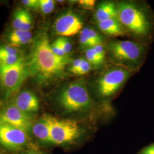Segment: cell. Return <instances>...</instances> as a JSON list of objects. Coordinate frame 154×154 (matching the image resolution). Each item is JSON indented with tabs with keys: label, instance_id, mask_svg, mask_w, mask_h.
Segmentation results:
<instances>
[{
	"label": "cell",
	"instance_id": "1",
	"mask_svg": "<svg viewBox=\"0 0 154 154\" xmlns=\"http://www.w3.org/2000/svg\"><path fill=\"white\" fill-rule=\"evenodd\" d=\"M26 64L29 77L40 86H45L66 76V68L72 63L69 57L55 55L51 50L48 33L40 30L34 37Z\"/></svg>",
	"mask_w": 154,
	"mask_h": 154
},
{
	"label": "cell",
	"instance_id": "2",
	"mask_svg": "<svg viewBox=\"0 0 154 154\" xmlns=\"http://www.w3.org/2000/svg\"><path fill=\"white\" fill-rule=\"evenodd\" d=\"M56 100L61 109L67 113L88 111L93 103L86 86L81 81L67 85L58 94Z\"/></svg>",
	"mask_w": 154,
	"mask_h": 154
},
{
	"label": "cell",
	"instance_id": "3",
	"mask_svg": "<svg viewBox=\"0 0 154 154\" xmlns=\"http://www.w3.org/2000/svg\"><path fill=\"white\" fill-rule=\"evenodd\" d=\"M42 116L49 127L51 144L70 145L76 143L82 137L83 130L76 121L60 119L48 114Z\"/></svg>",
	"mask_w": 154,
	"mask_h": 154
},
{
	"label": "cell",
	"instance_id": "4",
	"mask_svg": "<svg viewBox=\"0 0 154 154\" xmlns=\"http://www.w3.org/2000/svg\"><path fill=\"white\" fill-rule=\"evenodd\" d=\"M118 17L122 25L140 37L148 36L152 23L146 12L131 2H123L118 7Z\"/></svg>",
	"mask_w": 154,
	"mask_h": 154
},
{
	"label": "cell",
	"instance_id": "5",
	"mask_svg": "<svg viewBox=\"0 0 154 154\" xmlns=\"http://www.w3.org/2000/svg\"><path fill=\"white\" fill-rule=\"evenodd\" d=\"M28 77L26 58L13 65H0V91L4 98L9 99L17 93Z\"/></svg>",
	"mask_w": 154,
	"mask_h": 154
},
{
	"label": "cell",
	"instance_id": "6",
	"mask_svg": "<svg viewBox=\"0 0 154 154\" xmlns=\"http://www.w3.org/2000/svg\"><path fill=\"white\" fill-rule=\"evenodd\" d=\"M30 135L0 122V146L9 151L21 152L31 146Z\"/></svg>",
	"mask_w": 154,
	"mask_h": 154
},
{
	"label": "cell",
	"instance_id": "7",
	"mask_svg": "<svg viewBox=\"0 0 154 154\" xmlns=\"http://www.w3.org/2000/svg\"><path fill=\"white\" fill-rule=\"evenodd\" d=\"M108 49L116 60L137 66L141 62L145 51L142 45L131 41H112Z\"/></svg>",
	"mask_w": 154,
	"mask_h": 154
},
{
	"label": "cell",
	"instance_id": "8",
	"mask_svg": "<svg viewBox=\"0 0 154 154\" xmlns=\"http://www.w3.org/2000/svg\"><path fill=\"white\" fill-rule=\"evenodd\" d=\"M35 121L33 115L19 109L10 101L0 109V122L30 134Z\"/></svg>",
	"mask_w": 154,
	"mask_h": 154
},
{
	"label": "cell",
	"instance_id": "9",
	"mask_svg": "<svg viewBox=\"0 0 154 154\" xmlns=\"http://www.w3.org/2000/svg\"><path fill=\"white\" fill-rule=\"evenodd\" d=\"M129 75L128 70L122 68L113 69L106 72L98 82L99 95L103 97L113 95L121 88Z\"/></svg>",
	"mask_w": 154,
	"mask_h": 154
},
{
	"label": "cell",
	"instance_id": "10",
	"mask_svg": "<svg viewBox=\"0 0 154 154\" xmlns=\"http://www.w3.org/2000/svg\"><path fill=\"white\" fill-rule=\"evenodd\" d=\"M82 20L75 13L68 11L59 17L54 25L55 33L61 37H69L76 34L82 29Z\"/></svg>",
	"mask_w": 154,
	"mask_h": 154
},
{
	"label": "cell",
	"instance_id": "11",
	"mask_svg": "<svg viewBox=\"0 0 154 154\" xmlns=\"http://www.w3.org/2000/svg\"><path fill=\"white\" fill-rule=\"evenodd\" d=\"M9 101L19 109L30 114L33 115L39 109L38 98L29 90L19 91Z\"/></svg>",
	"mask_w": 154,
	"mask_h": 154
},
{
	"label": "cell",
	"instance_id": "12",
	"mask_svg": "<svg viewBox=\"0 0 154 154\" xmlns=\"http://www.w3.org/2000/svg\"><path fill=\"white\" fill-rule=\"evenodd\" d=\"M33 39V34L30 32L13 29L5 35V39L7 44L18 49L32 44Z\"/></svg>",
	"mask_w": 154,
	"mask_h": 154
},
{
	"label": "cell",
	"instance_id": "13",
	"mask_svg": "<svg viewBox=\"0 0 154 154\" xmlns=\"http://www.w3.org/2000/svg\"><path fill=\"white\" fill-rule=\"evenodd\" d=\"M25 58L20 49L7 44H0V65H13Z\"/></svg>",
	"mask_w": 154,
	"mask_h": 154
},
{
	"label": "cell",
	"instance_id": "14",
	"mask_svg": "<svg viewBox=\"0 0 154 154\" xmlns=\"http://www.w3.org/2000/svg\"><path fill=\"white\" fill-rule=\"evenodd\" d=\"M11 26L13 29L30 32L33 27L32 15L26 9H17L13 12Z\"/></svg>",
	"mask_w": 154,
	"mask_h": 154
},
{
	"label": "cell",
	"instance_id": "15",
	"mask_svg": "<svg viewBox=\"0 0 154 154\" xmlns=\"http://www.w3.org/2000/svg\"><path fill=\"white\" fill-rule=\"evenodd\" d=\"M30 134H32L39 142L43 144H51L49 127L42 116L34 121Z\"/></svg>",
	"mask_w": 154,
	"mask_h": 154
},
{
	"label": "cell",
	"instance_id": "16",
	"mask_svg": "<svg viewBox=\"0 0 154 154\" xmlns=\"http://www.w3.org/2000/svg\"><path fill=\"white\" fill-rule=\"evenodd\" d=\"M118 8L112 2H105L98 6L95 13L98 22L109 19H117Z\"/></svg>",
	"mask_w": 154,
	"mask_h": 154
},
{
	"label": "cell",
	"instance_id": "17",
	"mask_svg": "<svg viewBox=\"0 0 154 154\" xmlns=\"http://www.w3.org/2000/svg\"><path fill=\"white\" fill-rule=\"evenodd\" d=\"M99 29L106 34L117 35L122 34V29L117 19H109L98 22Z\"/></svg>",
	"mask_w": 154,
	"mask_h": 154
},
{
	"label": "cell",
	"instance_id": "18",
	"mask_svg": "<svg viewBox=\"0 0 154 154\" xmlns=\"http://www.w3.org/2000/svg\"><path fill=\"white\" fill-rule=\"evenodd\" d=\"M55 5L53 0H39L38 10L43 14H49L54 11Z\"/></svg>",
	"mask_w": 154,
	"mask_h": 154
},
{
	"label": "cell",
	"instance_id": "19",
	"mask_svg": "<svg viewBox=\"0 0 154 154\" xmlns=\"http://www.w3.org/2000/svg\"><path fill=\"white\" fill-rule=\"evenodd\" d=\"M79 42L82 48H90L93 47L91 41L88 37V28H84L81 31L79 36Z\"/></svg>",
	"mask_w": 154,
	"mask_h": 154
},
{
	"label": "cell",
	"instance_id": "20",
	"mask_svg": "<svg viewBox=\"0 0 154 154\" xmlns=\"http://www.w3.org/2000/svg\"><path fill=\"white\" fill-rule=\"evenodd\" d=\"M85 56L86 58V60L93 65H99L102 63L100 61L99 58L96 55L95 52L94 51L92 48H88L86 50L85 53Z\"/></svg>",
	"mask_w": 154,
	"mask_h": 154
},
{
	"label": "cell",
	"instance_id": "21",
	"mask_svg": "<svg viewBox=\"0 0 154 154\" xmlns=\"http://www.w3.org/2000/svg\"><path fill=\"white\" fill-rule=\"evenodd\" d=\"M88 37L91 41L93 47L96 45H101L103 42L102 37L94 29L88 28Z\"/></svg>",
	"mask_w": 154,
	"mask_h": 154
},
{
	"label": "cell",
	"instance_id": "22",
	"mask_svg": "<svg viewBox=\"0 0 154 154\" xmlns=\"http://www.w3.org/2000/svg\"><path fill=\"white\" fill-rule=\"evenodd\" d=\"M60 45L62 49L64 51L65 53L67 55L72 51V43L64 37H60L56 39Z\"/></svg>",
	"mask_w": 154,
	"mask_h": 154
},
{
	"label": "cell",
	"instance_id": "23",
	"mask_svg": "<svg viewBox=\"0 0 154 154\" xmlns=\"http://www.w3.org/2000/svg\"><path fill=\"white\" fill-rule=\"evenodd\" d=\"M91 70V65L85 59H83L82 63L77 71L74 72L77 75H85L88 74Z\"/></svg>",
	"mask_w": 154,
	"mask_h": 154
},
{
	"label": "cell",
	"instance_id": "24",
	"mask_svg": "<svg viewBox=\"0 0 154 154\" xmlns=\"http://www.w3.org/2000/svg\"><path fill=\"white\" fill-rule=\"evenodd\" d=\"M51 50L53 51V53L55 54V55L61 57H68V55H66L64 51L62 49L60 45L57 42V40L51 44Z\"/></svg>",
	"mask_w": 154,
	"mask_h": 154
},
{
	"label": "cell",
	"instance_id": "25",
	"mask_svg": "<svg viewBox=\"0 0 154 154\" xmlns=\"http://www.w3.org/2000/svg\"><path fill=\"white\" fill-rule=\"evenodd\" d=\"M21 4L30 9L38 10L39 0H23Z\"/></svg>",
	"mask_w": 154,
	"mask_h": 154
},
{
	"label": "cell",
	"instance_id": "26",
	"mask_svg": "<svg viewBox=\"0 0 154 154\" xmlns=\"http://www.w3.org/2000/svg\"><path fill=\"white\" fill-rule=\"evenodd\" d=\"M92 49H93L94 51L95 52L96 55L99 58L100 61L102 63L104 61L105 57V49L101 45H99L92 47Z\"/></svg>",
	"mask_w": 154,
	"mask_h": 154
},
{
	"label": "cell",
	"instance_id": "27",
	"mask_svg": "<svg viewBox=\"0 0 154 154\" xmlns=\"http://www.w3.org/2000/svg\"><path fill=\"white\" fill-rule=\"evenodd\" d=\"M83 58H78L75 60L74 61H72V65L70 67H69V71L73 73L77 71V70L79 69V67L81 66V63H82V62L83 61Z\"/></svg>",
	"mask_w": 154,
	"mask_h": 154
},
{
	"label": "cell",
	"instance_id": "28",
	"mask_svg": "<svg viewBox=\"0 0 154 154\" xmlns=\"http://www.w3.org/2000/svg\"><path fill=\"white\" fill-rule=\"evenodd\" d=\"M79 4L84 8L91 9L95 6V1H94V0H80V1H79Z\"/></svg>",
	"mask_w": 154,
	"mask_h": 154
},
{
	"label": "cell",
	"instance_id": "29",
	"mask_svg": "<svg viewBox=\"0 0 154 154\" xmlns=\"http://www.w3.org/2000/svg\"><path fill=\"white\" fill-rule=\"evenodd\" d=\"M19 154H45L43 152L36 148L34 146H32L28 149L23 150Z\"/></svg>",
	"mask_w": 154,
	"mask_h": 154
},
{
	"label": "cell",
	"instance_id": "30",
	"mask_svg": "<svg viewBox=\"0 0 154 154\" xmlns=\"http://www.w3.org/2000/svg\"><path fill=\"white\" fill-rule=\"evenodd\" d=\"M139 154H154V143L142 149Z\"/></svg>",
	"mask_w": 154,
	"mask_h": 154
},
{
	"label": "cell",
	"instance_id": "31",
	"mask_svg": "<svg viewBox=\"0 0 154 154\" xmlns=\"http://www.w3.org/2000/svg\"><path fill=\"white\" fill-rule=\"evenodd\" d=\"M0 154H4V151L3 149L1 146H0Z\"/></svg>",
	"mask_w": 154,
	"mask_h": 154
}]
</instances>
